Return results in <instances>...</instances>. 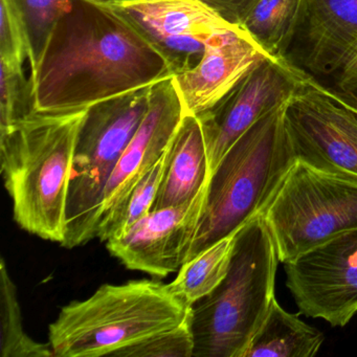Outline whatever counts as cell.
<instances>
[{"label": "cell", "instance_id": "cell-1", "mask_svg": "<svg viewBox=\"0 0 357 357\" xmlns=\"http://www.w3.org/2000/svg\"><path fill=\"white\" fill-rule=\"evenodd\" d=\"M168 76L162 56L109 8L74 0L31 72L34 112H80Z\"/></svg>", "mask_w": 357, "mask_h": 357}, {"label": "cell", "instance_id": "cell-2", "mask_svg": "<svg viewBox=\"0 0 357 357\" xmlns=\"http://www.w3.org/2000/svg\"><path fill=\"white\" fill-rule=\"evenodd\" d=\"M89 109V108H87ZM87 109L66 114L33 112L0 130V166L24 231L61 244L75 146Z\"/></svg>", "mask_w": 357, "mask_h": 357}, {"label": "cell", "instance_id": "cell-3", "mask_svg": "<svg viewBox=\"0 0 357 357\" xmlns=\"http://www.w3.org/2000/svg\"><path fill=\"white\" fill-rule=\"evenodd\" d=\"M285 106L252 125L213 171L185 263L237 233L273 202L296 162L286 127Z\"/></svg>", "mask_w": 357, "mask_h": 357}, {"label": "cell", "instance_id": "cell-4", "mask_svg": "<svg viewBox=\"0 0 357 357\" xmlns=\"http://www.w3.org/2000/svg\"><path fill=\"white\" fill-rule=\"evenodd\" d=\"M279 262L262 214L238 229L227 275L191 308L194 357L243 356L275 300Z\"/></svg>", "mask_w": 357, "mask_h": 357}, {"label": "cell", "instance_id": "cell-5", "mask_svg": "<svg viewBox=\"0 0 357 357\" xmlns=\"http://www.w3.org/2000/svg\"><path fill=\"white\" fill-rule=\"evenodd\" d=\"M191 308L160 281L104 284L60 310L50 325L49 344L56 357L112 356L176 327Z\"/></svg>", "mask_w": 357, "mask_h": 357}, {"label": "cell", "instance_id": "cell-6", "mask_svg": "<svg viewBox=\"0 0 357 357\" xmlns=\"http://www.w3.org/2000/svg\"><path fill=\"white\" fill-rule=\"evenodd\" d=\"M150 89L128 91L87 109L75 146L63 248L98 238L108 181L147 112Z\"/></svg>", "mask_w": 357, "mask_h": 357}, {"label": "cell", "instance_id": "cell-7", "mask_svg": "<svg viewBox=\"0 0 357 357\" xmlns=\"http://www.w3.org/2000/svg\"><path fill=\"white\" fill-rule=\"evenodd\" d=\"M285 263L336 234L357 229V176L296 160L263 213Z\"/></svg>", "mask_w": 357, "mask_h": 357}, {"label": "cell", "instance_id": "cell-8", "mask_svg": "<svg viewBox=\"0 0 357 357\" xmlns=\"http://www.w3.org/2000/svg\"><path fill=\"white\" fill-rule=\"evenodd\" d=\"M296 160L357 176V109L340 93L307 79L285 106Z\"/></svg>", "mask_w": 357, "mask_h": 357}, {"label": "cell", "instance_id": "cell-9", "mask_svg": "<svg viewBox=\"0 0 357 357\" xmlns=\"http://www.w3.org/2000/svg\"><path fill=\"white\" fill-rule=\"evenodd\" d=\"M309 78L287 58H266L216 105L196 116L204 133L210 176L252 125L286 105Z\"/></svg>", "mask_w": 357, "mask_h": 357}, {"label": "cell", "instance_id": "cell-10", "mask_svg": "<svg viewBox=\"0 0 357 357\" xmlns=\"http://www.w3.org/2000/svg\"><path fill=\"white\" fill-rule=\"evenodd\" d=\"M286 286L300 313L344 327L357 313V229L284 263Z\"/></svg>", "mask_w": 357, "mask_h": 357}, {"label": "cell", "instance_id": "cell-11", "mask_svg": "<svg viewBox=\"0 0 357 357\" xmlns=\"http://www.w3.org/2000/svg\"><path fill=\"white\" fill-rule=\"evenodd\" d=\"M104 7L162 56L172 76L193 70L204 57L208 41L234 26L202 0H131Z\"/></svg>", "mask_w": 357, "mask_h": 357}, {"label": "cell", "instance_id": "cell-12", "mask_svg": "<svg viewBox=\"0 0 357 357\" xmlns=\"http://www.w3.org/2000/svg\"><path fill=\"white\" fill-rule=\"evenodd\" d=\"M206 187L183 206L151 211L126 233L108 240L107 250L127 268L155 278L179 271L202 217Z\"/></svg>", "mask_w": 357, "mask_h": 357}, {"label": "cell", "instance_id": "cell-13", "mask_svg": "<svg viewBox=\"0 0 357 357\" xmlns=\"http://www.w3.org/2000/svg\"><path fill=\"white\" fill-rule=\"evenodd\" d=\"M185 114L174 77L151 85L147 112L108 181L100 225L122 208L137 183L158 164Z\"/></svg>", "mask_w": 357, "mask_h": 357}, {"label": "cell", "instance_id": "cell-14", "mask_svg": "<svg viewBox=\"0 0 357 357\" xmlns=\"http://www.w3.org/2000/svg\"><path fill=\"white\" fill-rule=\"evenodd\" d=\"M266 58L269 56L239 26L217 33L193 70L173 76L185 114L198 116L216 105Z\"/></svg>", "mask_w": 357, "mask_h": 357}, {"label": "cell", "instance_id": "cell-15", "mask_svg": "<svg viewBox=\"0 0 357 357\" xmlns=\"http://www.w3.org/2000/svg\"><path fill=\"white\" fill-rule=\"evenodd\" d=\"M294 41L309 72H342L357 55V0H303Z\"/></svg>", "mask_w": 357, "mask_h": 357}, {"label": "cell", "instance_id": "cell-16", "mask_svg": "<svg viewBox=\"0 0 357 357\" xmlns=\"http://www.w3.org/2000/svg\"><path fill=\"white\" fill-rule=\"evenodd\" d=\"M210 178L208 154L197 116L185 114L169 147L168 162L153 210L191 202Z\"/></svg>", "mask_w": 357, "mask_h": 357}, {"label": "cell", "instance_id": "cell-17", "mask_svg": "<svg viewBox=\"0 0 357 357\" xmlns=\"http://www.w3.org/2000/svg\"><path fill=\"white\" fill-rule=\"evenodd\" d=\"M324 334L273 301L266 317L242 357H313Z\"/></svg>", "mask_w": 357, "mask_h": 357}, {"label": "cell", "instance_id": "cell-18", "mask_svg": "<svg viewBox=\"0 0 357 357\" xmlns=\"http://www.w3.org/2000/svg\"><path fill=\"white\" fill-rule=\"evenodd\" d=\"M303 0H254L239 22L269 57L286 58L302 11Z\"/></svg>", "mask_w": 357, "mask_h": 357}, {"label": "cell", "instance_id": "cell-19", "mask_svg": "<svg viewBox=\"0 0 357 357\" xmlns=\"http://www.w3.org/2000/svg\"><path fill=\"white\" fill-rule=\"evenodd\" d=\"M235 234L216 242L185 262L179 268L177 277L168 284L169 291L189 308L210 294L229 271Z\"/></svg>", "mask_w": 357, "mask_h": 357}, {"label": "cell", "instance_id": "cell-20", "mask_svg": "<svg viewBox=\"0 0 357 357\" xmlns=\"http://www.w3.org/2000/svg\"><path fill=\"white\" fill-rule=\"evenodd\" d=\"M0 355L1 357H52L50 344L35 342L24 332L17 288L0 261Z\"/></svg>", "mask_w": 357, "mask_h": 357}, {"label": "cell", "instance_id": "cell-21", "mask_svg": "<svg viewBox=\"0 0 357 357\" xmlns=\"http://www.w3.org/2000/svg\"><path fill=\"white\" fill-rule=\"evenodd\" d=\"M169 147L158 164L137 183L122 208L100 225L98 238L101 241L107 242L123 235L137 221L151 212L168 162Z\"/></svg>", "mask_w": 357, "mask_h": 357}, {"label": "cell", "instance_id": "cell-22", "mask_svg": "<svg viewBox=\"0 0 357 357\" xmlns=\"http://www.w3.org/2000/svg\"><path fill=\"white\" fill-rule=\"evenodd\" d=\"M22 16L30 41L31 72L35 70L47 39L58 20L68 13L74 0H12Z\"/></svg>", "mask_w": 357, "mask_h": 357}, {"label": "cell", "instance_id": "cell-23", "mask_svg": "<svg viewBox=\"0 0 357 357\" xmlns=\"http://www.w3.org/2000/svg\"><path fill=\"white\" fill-rule=\"evenodd\" d=\"M0 130L26 120L34 112L32 84L20 64L0 60Z\"/></svg>", "mask_w": 357, "mask_h": 357}, {"label": "cell", "instance_id": "cell-24", "mask_svg": "<svg viewBox=\"0 0 357 357\" xmlns=\"http://www.w3.org/2000/svg\"><path fill=\"white\" fill-rule=\"evenodd\" d=\"M195 342L191 327V309L187 317L173 329L152 336L145 342L122 349L112 356L194 357Z\"/></svg>", "mask_w": 357, "mask_h": 357}, {"label": "cell", "instance_id": "cell-25", "mask_svg": "<svg viewBox=\"0 0 357 357\" xmlns=\"http://www.w3.org/2000/svg\"><path fill=\"white\" fill-rule=\"evenodd\" d=\"M0 60L24 66L30 60L28 33L12 0H0Z\"/></svg>", "mask_w": 357, "mask_h": 357}, {"label": "cell", "instance_id": "cell-26", "mask_svg": "<svg viewBox=\"0 0 357 357\" xmlns=\"http://www.w3.org/2000/svg\"><path fill=\"white\" fill-rule=\"evenodd\" d=\"M223 20L239 26L240 20L254 0H202Z\"/></svg>", "mask_w": 357, "mask_h": 357}, {"label": "cell", "instance_id": "cell-27", "mask_svg": "<svg viewBox=\"0 0 357 357\" xmlns=\"http://www.w3.org/2000/svg\"><path fill=\"white\" fill-rule=\"evenodd\" d=\"M337 85L340 95L357 109V79L338 81Z\"/></svg>", "mask_w": 357, "mask_h": 357}, {"label": "cell", "instance_id": "cell-28", "mask_svg": "<svg viewBox=\"0 0 357 357\" xmlns=\"http://www.w3.org/2000/svg\"><path fill=\"white\" fill-rule=\"evenodd\" d=\"M354 79H357V55L340 73L338 81L354 80Z\"/></svg>", "mask_w": 357, "mask_h": 357}, {"label": "cell", "instance_id": "cell-29", "mask_svg": "<svg viewBox=\"0 0 357 357\" xmlns=\"http://www.w3.org/2000/svg\"><path fill=\"white\" fill-rule=\"evenodd\" d=\"M86 1L96 3V5L112 6L116 5V3H128L131 0H86Z\"/></svg>", "mask_w": 357, "mask_h": 357}]
</instances>
